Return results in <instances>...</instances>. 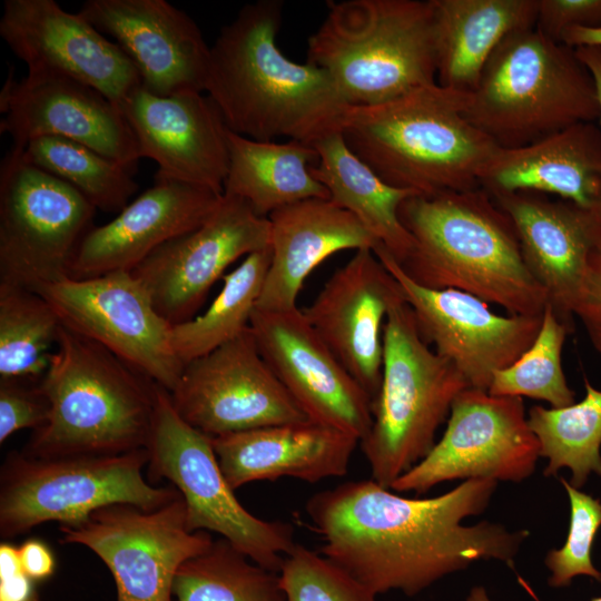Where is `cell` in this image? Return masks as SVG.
Masks as SVG:
<instances>
[{
  "instance_id": "obj_1",
  "label": "cell",
  "mask_w": 601,
  "mask_h": 601,
  "mask_svg": "<svg viewBox=\"0 0 601 601\" xmlns=\"http://www.w3.org/2000/svg\"><path fill=\"white\" fill-rule=\"evenodd\" d=\"M497 482L469 479L437 496L406 497L373 479L341 483L306 503L322 554L373 591L413 597L482 560L514 568L528 530L481 521Z\"/></svg>"
},
{
  "instance_id": "obj_2",
  "label": "cell",
  "mask_w": 601,
  "mask_h": 601,
  "mask_svg": "<svg viewBox=\"0 0 601 601\" xmlns=\"http://www.w3.org/2000/svg\"><path fill=\"white\" fill-rule=\"evenodd\" d=\"M283 1L245 4L210 47L205 92L240 136L313 145L339 130L347 108L329 75L297 63L277 46Z\"/></svg>"
},
{
  "instance_id": "obj_3",
  "label": "cell",
  "mask_w": 601,
  "mask_h": 601,
  "mask_svg": "<svg viewBox=\"0 0 601 601\" xmlns=\"http://www.w3.org/2000/svg\"><path fill=\"white\" fill-rule=\"evenodd\" d=\"M398 217L414 240L398 265L414 283L469 293L509 315L543 314L546 293L524 263L511 219L484 189L415 194Z\"/></svg>"
},
{
  "instance_id": "obj_4",
  "label": "cell",
  "mask_w": 601,
  "mask_h": 601,
  "mask_svg": "<svg viewBox=\"0 0 601 601\" xmlns=\"http://www.w3.org/2000/svg\"><path fill=\"white\" fill-rule=\"evenodd\" d=\"M470 92L437 83L371 106H347L339 131L386 184L416 194L479 188L500 148L463 115Z\"/></svg>"
},
{
  "instance_id": "obj_5",
  "label": "cell",
  "mask_w": 601,
  "mask_h": 601,
  "mask_svg": "<svg viewBox=\"0 0 601 601\" xmlns=\"http://www.w3.org/2000/svg\"><path fill=\"white\" fill-rule=\"evenodd\" d=\"M41 384L50 415L21 449L26 455H117L147 447L157 384L102 345L62 325Z\"/></svg>"
},
{
  "instance_id": "obj_6",
  "label": "cell",
  "mask_w": 601,
  "mask_h": 601,
  "mask_svg": "<svg viewBox=\"0 0 601 601\" xmlns=\"http://www.w3.org/2000/svg\"><path fill=\"white\" fill-rule=\"evenodd\" d=\"M306 62L325 70L348 106H371L436 83L432 0H347L307 40Z\"/></svg>"
},
{
  "instance_id": "obj_7",
  "label": "cell",
  "mask_w": 601,
  "mask_h": 601,
  "mask_svg": "<svg viewBox=\"0 0 601 601\" xmlns=\"http://www.w3.org/2000/svg\"><path fill=\"white\" fill-rule=\"evenodd\" d=\"M463 115L500 148L511 149L579 122H594L599 105L593 79L575 49L533 27L497 46Z\"/></svg>"
},
{
  "instance_id": "obj_8",
  "label": "cell",
  "mask_w": 601,
  "mask_h": 601,
  "mask_svg": "<svg viewBox=\"0 0 601 601\" xmlns=\"http://www.w3.org/2000/svg\"><path fill=\"white\" fill-rule=\"evenodd\" d=\"M383 345L373 423L359 443L372 479L390 489L430 453L454 400L469 385L450 361L428 347L406 300L390 309Z\"/></svg>"
},
{
  "instance_id": "obj_9",
  "label": "cell",
  "mask_w": 601,
  "mask_h": 601,
  "mask_svg": "<svg viewBox=\"0 0 601 601\" xmlns=\"http://www.w3.org/2000/svg\"><path fill=\"white\" fill-rule=\"evenodd\" d=\"M146 449L117 455L37 459L9 452L0 467V536L13 539L49 521L76 524L114 503L158 509L180 495L144 476Z\"/></svg>"
},
{
  "instance_id": "obj_10",
  "label": "cell",
  "mask_w": 601,
  "mask_h": 601,
  "mask_svg": "<svg viewBox=\"0 0 601 601\" xmlns=\"http://www.w3.org/2000/svg\"><path fill=\"white\" fill-rule=\"evenodd\" d=\"M146 450L148 479H165L180 493L190 531L218 533L255 563L279 573L296 544L293 526L245 509L221 472L213 439L185 422L159 385Z\"/></svg>"
},
{
  "instance_id": "obj_11",
  "label": "cell",
  "mask_w": 601,
  "mask_h": 601,
  "mask_svg": "<svg viewBox=\"0 0 601 601\" xmlns=\"http://www.w3.org/2000/svg\"><path fill=\"white\" fill-rule=\"evenodd\" d=\"M95 206L12 148L0 166V283L37 292L70 275Z\"/></svg>"
},
{
  "instance_id": "obj_12",
  "label": "cell",
  "mask_w": 601,
  "mask_h": 601,
  "mask_svg": "<svg viewBox=\"0 0 601 601\" xmlns=\"http://www.w3.org/2000/svg\"><path fill=\"white\" fill-rule=\"evenodd\" d=\"M59 530L63 543L83 545L106 564L117 601H174L179 568L214 541L207 531L188 529L181 495L155 510L109 504Z\"/></svg>"
},
{
  "instance_id": "obj_13",
  "label": "cell",
  "mask_w": 601,
  "mask_h": 601,
  "mask_svg": "<svg viewBox=\"0 0 601 601\" xmlns=\"http://www.w3.org/2000/svg\"><path fill=\"white\" fill-rule=\"evenodd\" d=\"M539 457L522 397L467 387L454 400L440 441L390 489L423 494L452 480L518 483L534 473Z\"/></svg>"
},
{
  "instance_id": "obj_14",
  "label": "cell",
  "mask_w": 601,
  "mask_h": 601,
  "mask_svg": "<svg viewBox=\"0 0 601 601\" xmlns=\"http://www.w3.org/2000/svg\"><path fill=\"white\" fill-rule=\"evenodd\" d=\"M63 326L110 351L171 392L184 364L171 345V324L156 309L142 283L129 270L62 280L37 290Z\"/></svg>"
},
{
  "instance_id": "obj_15",
  "label": "cell",
  "mask_w": 601,
  "mask_h": 601,
  "mask_svg": "<svg viewBox=\"0 0 601 601\" xmlns=\"http://www.w3.org/2000/svg\"><path fill=\"white\" fill-rule=\"evenodd\" d=\"M169 396L179 416L210 437L308 420L263 358L250 327L187 363Z\"/></svg>"
},
{
  "instance_id": "obj_16",
  "label": "cell",
  "mask_w": 601,
  "mask_h": 601,
  "mask_svg": "<svg viewBox=\"0 0 601 601\" xmlns=\"http://www.w3.org/2000/svg\"><path fill=\"white\" fill-rule=\"evenodd\" d=\"M270 224L248 203L223 194L197 228L165 243L131 273L171 325L194 318L209 289L243 256L269 247Z\"/></svg>"
},
{
  "instance_id": "obj_17",
  "label": "cell",
  "mask_w": 601,
  "mask_h": 601,
  "mask_svg": "<svg viewBox=\"0 0 601 601\" xmlns=\"http://www.w3.org/2000/svg\"><path fill=\"white\" fill-rule=\"evenodd\" d=\"M374 253L401 284L424 341L459 370L469 387L487 391L493 374L515 362L535 339L542 315H496L469 293L414 283L383 245Z\"/></svg>"
},
{
  "instance_id": "obj_18",
  "label": "cell",
  "mask_w": 601,
  "mask_h": 601,
  "mask_svg": "<svg viewBox=\"0 0 601 601\" xmlns=\"http://www.w3.org/2000/svg\"><path fill=\"white\" fill-rule=\"evenodd\" d=\"M0 36L28 73L71 78L118 107L141 86L135 65L117 43L53 0H6Z\"/></svg>"
},
{
  "instance_id": "obj_19",
  "label": "cell",
  "mask_w": 601,
  "mask_h": 601,
  "mask_svg": "<svg viewBox=\"0 0 601 601\" xmlns=\"http://www.w3.org/2000/svg\"><path fill=\"white\" fill-rule=\"evenodd\" d=\"M270 370L308 420L339 430L359 442L373 423V403L339 363L298 307L255 308L249 323Z\"/></svg>"
},
{
  "instance_id": "obj_20",
  "label": "cell",
  "mask_w": 601,
  "mask_h": 601,
  "mask_svg": "<svg viewBox=\"0 0 601 601\" xmlns=\"http://www.w3.org/2000/svg\"><path fill=\"white\" fill-rule=\"evenodd\" d=\"M406 300L403 288L372 249L356 250L312 302L305 318L370 396L378 397L383 331L390 309Z\"/></svg>"
},
{
  "instance_id": "obj_21",
  "label": "cell",
  "mask_w": 601,
  "mask_h": 601,
  "mask_svg": "<svg viewBox=\"0 0 601 601\" xmlns=\"http://www.w3.org/2000/svg\"><path fill=\"white\" fill-rule=\"evenodd\" d=\"M79 13L111 37L158 96L204 92L210 47L195 21L166 0H87Z\"/></svg>"
},
{
  "instance_id": "obj_22",
  "label": "cell",
  "mask_w": 601,
  "mask_h": 601,
  "mask_svg": "<svg viewBox=\"0 0 601 601\" xmlns=\"http://www.w3.org/2000/svg\"><path fill=\"white\" fill-rule=\"evenodd\" d=\"M119 108L137 139L141 158L157 162L156 177L223 195L229 162L228 128L208 96H158L140 86Z\"/></svg>"
},
{
  "instance_id": "obj_23",
  "label": "cell",
  "mask_w": 601,
  "mask_h": 601,
  "mask_svg": "<svg viewBox=\"0 0 601 601\" xmlns=\"http://www.w3.org/2000/svg\"><path fill=\"white\" fill-rule=\"evenodd\" d=\"M490 196L511 219L524 263L544 288L548 305L572 331L588 259L601 240V210L533 191Z\"/></svg>"
},
{
  "instance_id": "obj_24",
  "label": "cell",
  "mask_w": 601,
  "mask_h": 601,
  "mask_svg": "<svg viewBox=\"0 0 601 601\" xmlns=\"http://www.w3.org/2000/svg\"><path fill=\"white\" fill-rule=\"evenodd\" d=\"M0 132L11 137L16 150L35 138L55 136L134 169L141 158L120 108L96 89L59 75L28 73L19 81Z\"/></svg>"
},
{
  "instance_id": "obj_25",
  "label": "cell",
  "mask_w": 601,
  "mask_h": 601,
  "mask_svg": "<svg viewBox=\"0 0 601 601\" xmlns=\"http://www.w3.org/2000/svg\"><path fill=\"white\" fill-rule=\"evenodd\" d=\"M223 195L200 186L155 176L154 185L109 223L82 239L70 278L86 279L136 268L165 243L201 225Z\"/></svg>"
},
{
  "instance_id": "obj_26",
  "label": "cell",
  "mask_w": 601,
  "mask_h": 601,
  "mask_svg": "<svg viewBox=\"0 0 601 601\" xmlns=\"http://www.w3.org/2000/svg\"><path fill=\"white\" fill-rule=\"evenodd\" d=\"M211 439L218 464L234 491L250 482L285 476L309 483L343 476L359 443L311 420Z\"/></svg>"
},
{
  "instance_id": "obj_27",
  "label": "cell",
  "mask_w": 601,
  "mask_h": 601,
  "mask_svg": "<svg viewBox=\"0 0 601 601\" xmlns=\"http://www.w3.org/2000/svg\"><path fill=\"white\" fill-rule=\"evenodd\" d=\"M267 218L272 259L255 307L260 311L297 308L306 277L322 262L341 250L374 252L382 245L353 214L331 199H304Z\"/></svg>"
},
{
  "instance_id": "obj_28",
  "label": "cell",
  "mask_w": 601,
  "mask_h": 601,
  "mask_svg": "<svg viewBox=\"0 0 601 601\" xmlns=\"http://www.w3.org/2000/svg\"><path fill=\"white\" fill-rule=\"evenodd\" d=\"M479 186L489 195L550 194L601 210V128L579 122L528 146L499 148Z\"/></svg>"
},
{
  "instance_id": "obj_29",
  "label": "cell",
  "mask_w": 601,
  "mask_h": 601,
  "mask_svg": "<svg viewBox=\"0 0 601 601\" xmlns=\"http://www.w3.org/2000/svg\"><path fill=\"white\" fill-rule=\"evenodd\" d=\"M436 83L472 92L487 60L511 33L535 27L539 0H432Z\"/></svg>"
},
{
  "instance_id": "obj_30",
  "label": "cell",
  "mask_w": 601,
  "mask_h": 601,
  "mask_svg": "<svg viewBox=\"0 0 601 601\" xmlns=\"http://www.w3.org/2000/svg\"><path fill=\"white\" fill-rule=\"evenodd\" d=\"M317 162L312 175L329 199L353 214L401 264L413 248V237L398 217L401 204L416 193L386 184L347 147L339 130L312 145Z\"/></svg>"
},
{
  "instance_id": "obj_31",
  "label": "cell",
  "mask_w": 601,
  "mask_h": 601,
  "mask_svg": "<svg viewBox=\"0 0 601 601\" xmlns=\"http://www.w3.org/2000/svg\"><path fill=\"white\" fill-rule=\"evenodd\" d=\"M228 171L225 195L242 198L260 217L308 199H329L327 189L312 175L318 156L311 145L297 140L262 141L228 129Z\"/></svg>"
},
{
  "instance_id": "obj_32",
  "label": "cell",
  "mask_w": 601,
  "mask_h": 601,
  "mask_svg": "<svg viewBox=\"0 0 601 601\" xmlns=\"http://www.w3.org/2000/svg\"><path fill=\"white\" fill-rule=\"evenodd\" d=\"M270 259V247L246 256L240 265L223 276L221 290L201 315L171 326V345L184 365L230 342L249 327Z\"/></svg>"
},
{
  "instance_id": "obj_33",
  "label": "cell",
  "mask_w": 601,
  "mask_h": 601,
  "mask_svg": "<svg viewBox=\"0 0 601 601\" xmlns=\"http://www.w3.org/2000/svg\"><path fill=\"white\" fill-rule=\"evenodd\" d=\"M585 395L564 407L529 410L528 424L540 445V456L548 460L545 476L562 467L572 472L570 484L580 489L591 473L601 476V391L584 378Z\"/></svg>"
},
{
  "instance_id": "obj_34",
  "label": "cell",
  "mask_w": 601,
  "mask_h": 601,
  "mask_svg": "<svg viewBox=\"0 0 601 601\" xmlns=\"http://www.w3.org/2000/svg\"><path fill=\"white\" fill-rule=\"evenodd\" d=\"M173 594L177 601H286L279 573L223 538L179 568Z\"/></svg>"
},
{
  "instance_id": "obj_35",
  "label": "cell",
  "mask_w": 601,
  "mask_h": 601,
  "mask_svg": "<svg viewBox=\"0 0 601 601\" xmlns=\"http://www.w3.org/2000/svg\"><path fill=\"white\" fill-rule=\"evenodd\" d=\"M17 151L31 165L72 186L96 209L120 211L138 189L134 168L66 138L38 137Z\"/></svg>"
},
{
  "instance_id": "obj_36",
  "label": "cell",
  "mask_w": 601,
  "mask_h": 601,
  "mask_svg": "<svg viewBox=\"0 0 601 601\" xmlns=\"http://www.w3.org/2000/svg\"><path fill=\"white\" fill-rule=\"evenodd\" d=\"M61 327L39 293L0 283V378L41 380Z\"/></svg>"
},
{
  "instance_id": "obj_37",
  "label": "cell",
  "mask_w": 601,
  "mask_h": 601,
  "mask_svg": "<svg viewBox=\"0 0 601 601\" xmlns=\"http://www.w3.org/2000/svg\"><path fill=\"white\" fill-rule=\"evenodd\" d=\"M572 331L546 305L533 343L505 368L493 374L487 392L494 396H526L552 407L574 403L562 368V348Z\"/></svg>"
},
{
  "instance_id": "obj_38",
  "label": "cell",
  "mask_w": 601,
  "mask_h": 601,
  "mask_svg": "<svg viewBox=\"0 0 601 601\" xmlns=\"http://www.w3.org/2000/svg\"><path fill=\"white\" fill-rule=\"evenodd\" d=\"M279 577L286 601H376L377 594L337 564L299 544L285 555Z\"/></svg>"
},
{
  "instance_id": "obj_39",
  "label": "cell",
  "mask_w": 601,
  "mask_h": 601,
  "mask_svg": "<svg viewBox=\"0 0 601 601\" xmlns=\"http://www.w3.org/2000/svg\"><path fill=\"white\" fill-rule=\"evenodd\" d=\"M570 502L568 536L560 549H552L544 559L550 571L551 588L569 587L577 575H588L601 582V572L592 563L591 549L601 526V501L573 487L560 477Z\"/></svg>"
},
{
  "instance_id": "obj_40",
  "label": "cell",
  "mask_w": 601,
  "mask_h": 601,
  "mask_svg": "<svg viewBox=\"0 0 601 601\" xmlns=\"http://www.w3.org/2000/svg\"><path fill=\"white\" fill-rule=\"evenodd\" d=\"M50 402L41 380L0 378V443L23 428L43 426Z\"/></svg>"
},
{
  "instance_id": "obj_41",
  "label": "cell",
  "mask_w": 601,
  "mask_h": 601,
  "mask_svg": "<svg viewBox=\"0 0 601 601\" xmlns=\"http://www.w3.org/2000/svg\"><path fill=\"white\" fill-rule=\"evenodd\" d=\"M577 27H601V0H539L535 28L552 41Z\"/></svg>"
},
{
  "instance_id": "obj_42",
  "label": "cell",
  "mask_w": 601,
  "mask_h": 601,
  "mask_svg": "<svg viewBox=\"0 0 601 601\" xmlns=\"http://www.w3.org/2000/svg\"><path fill=\"white\" fill-rule=\"evenodd\" d=\"M573 315L582 323L592 346L601 354V240L588 259Z\"/></svg>"
},
{
  "instance_id": "obj_43",
  "label": "cell",
  "mask_w": 601,
  "mask_h": 601,
  "mask_svg": "<svg viewBox=\"0 0 601 601\" xmlns=\"http://www.w3.org/2000/svg\"><path fill=\"white\" fill-rule=\"evenodd\" d=\"M22 572L31 580L49 579L56 570V558L41 540L28 539L19 546Z\"/></svg>"
},
{
  "instance_id": "obj_44",
  "label": "cell",
  "mask_w": 601,
  "mask_h": 601,
  "mask_svg": "<svg viewBox=\"0 0 601 601\" xmlns=\"http://www.w3.org/2000/svg\"><path fill=\"white\" fill-rule=\"evenodd\" d=\"M36 593L35 581L23 572L0 579V601H28Z\"/></svg>"
},
{
  "instance_id": "obj_45",
  "label": "cell",
  "mask_w": 601,
  "mask_h": 601,
  "mask_svg": "<svg viewBox=\"0 0 601 601\" xmlns=\"http://www.w3.org/2000/svg\"><path fill=\"white\" fill-rule=\"evenodd\" d=\"M574 49L578 58L593 79L599 105L598 120L601 128V47H578Z\"/></svg>"
},
{
  "instance_id": "obj_46",
  "label": "cell",
  "mask_w": 601,
  "mask_h": 601,
  "mask_svg": "<svg viewBox=\"0 0 601 601\" xmlns=\"http://www.w3.org/2000/svg\"><path fill=\"white\" fill-rule=\"evenodd\" d=\"M561 42L571 48L601 47V27L572 28L563 35Z\"/></svg>"
},
{
  "instance_id": "obj_47",
  "label": "cell",
  "mask_w": 601,
  "mask_h": 601,
  "mask_svg": "<svg viewBox=\"0 0 601 601\" xmlns=\"http://www.w3.org/2000/svg\"><path fill=\"white\" fill-rule=\"evenodd\" d=\"M22 572L19 546L9 542L0 544V579H6Z\"/></svg>"
},
{
  "instance_id": "obj_48",
  "label": "cell",
  "mask_w": 601,
  "mask_h": 601,
  "mask_svg": "<svg viewBox=\"0 0 601 601\" xmlns=\"http://www.w3.org/2000/svg\"><path fill=\"white\" fill-rule=\"evenodd\" d=\"M18 82L14 79V69L10 68L7 75V78L4 80V83L2 86V89L0 91V112L7 114L10 102L12 100V97L14 95V91L17 89Z\"/></svg>"
},
{
  "instance_id": "obj_49",
  "label": "cell",
  "mask_w": 601,
  "mask_h": 601,
  "mask_svg": "<svg viewBox=\"0 0 601 601\" xmlns=\"http://www.w3.org/2000/svg\"><path fill=\"white\" fill-rule=\"evenodd\" d=\"M466 601H491L489 598L486 590L483 587H474L471 589ZM591 601H601V597L593 598Z\"/></svg>"
},
{
  "instance_id": "obj_50",
  "label": "cell",
  "mask_w": 601,
  "mask_h": 601,
  "mask_svg": "<svg viewBox=\"0 0 601 601\" xmlns=\"http://www.w3.org/2000/svg\"><path fill=\"white\" fill-rule=\"evenodd\" d=\"M28 601H43L39 598V595L36 593L33 597H31Z\"/></svg>"
}]
</instances>
